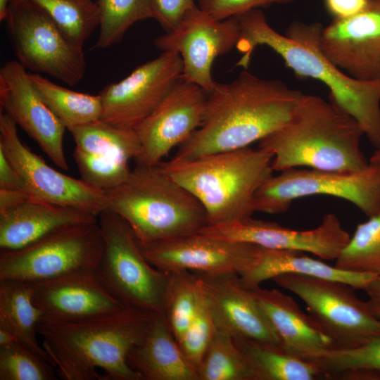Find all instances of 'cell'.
I'll return each instance as SVG.
<instances>
[{"mask_svg":"<svg viewBox=\"0 0 380 380\" xmlns=\"http://www.w3.org/2000/svg\"><path fill=\"white\" fill-rule=\"evenodd\" d=\"M201 295L199 280L194 272L179 270L170 272L163 315L177 341L191 322Z\"/></svg>","mask_w":380,"mask_h":380,"instance_id":"cell-31","label":"cell"},{"mask_svg":"<svg viewBox=\"0 0 380 380\" xmlns=\"http://www.w3.org/2000/svg\"><path fill=\"white\" fill-rule=\"evenodd\" d=\"M284 274H298L346 284L354 289L365 290L376 277L372 274L353 272L329 265L303 252L271 249L259 246L252 265L241 274V285L252 290L273 278Z\"/></svg>","mask_w":380,"mask_h":380,"instance_id":"cell-25","label":"cell"},{"mask_svg":"<svg viewBox=\"0 0 380 380\" xmlns=\"http://www.w3.org/2000/svg\"><path fill=\"white\" fill-rule=\"evenodd\" d=\"M32 196L24 191L0 189V211L6 210Z\"/></svg>","mask_w":380,"mask_h":380,"instance_id":"cell-43","label":"cell"},{"mask_svg":"<svg viewBox=\"0 0 380 380\" xmlns=\"http://www.w3.org/2000/svg\"><path fill=\"white\" fill-rule=\"evenodd\" d=\"M26 69L18 61L0 68V106L39 146L53 163L63 170L68 165L64 153L63 123L34 89Z\"/></svg>","mask_w":380,"mask_h":380,"instance_id":"cell-18","label":"cell"},{"mask_svg":"<svg viewBox=\"0 0 380 380\" xmlns=\"http://www.w3.org/2000/svg\"><path fill=\"white\" fill-rule=\"evenodd\" d=\"M5 20L14 53L25 69L70 86L81 81L86 71L83 49L72 43L38 5L11 1Z\"/></svg>","mask_w":380,"mask_h":380,"instance_id":"cell-10","label":"cell"},{"mask_svg":"<svg viewBox=\"0 0 380 380\" xmlns=\"http://www.w3.org/2000/svg\"><path fill=\"white\" fill-rule=\"evenodd\" d=\"M367 302L372 314L380 320V304L369 300Z\"/></svg>","mask_w":380,"mask_h":380,"instance_id":"cell-47","label":"cell"},{"mask_svg":"<svg viewBox=\"0 0 380 380\" xmlns=\"http://www.w3.org/2000/svg\"><path fill=\"white\" fill-rule=\"evenodd\" d=\"M272 280L305 303L310 315L332 338L334 346L352 345L380 334V320L372 314L368 302L357 297L352 286L298 274H284Z\"/></svg>","mask_w":380,"mask_h":380,"instance_id":"cell-11","label":"cell"},{"mask_svg":"<svg viewBox=\"0 0 380 380\" xmlns=\"http://www.w3.org/2000/svg\"><path fill=\"white\" fill-rule=\"evenodd\" d=\"M42 318L30 283L0 279V328L12 333L20 343L51 362L38 339L37 326Z\"/></svg>","mask_w":380,"mask_h":380,"instance_id":"cell-27","label":"cell"},{"mask_svg":"<svg viewBox=\"0 0 380 380\" xmlns=\"http://www.w3.org/2000/svg\"><path fill=\"white\" fill-rule=\"evenodd\" d=\"M201 233L214 237L253 243L271 249L291 250L312 253L322 259L335 260L350 236L334 213L326 214L316 228L295 230L270 221L252 217L208 225Z\"/></svg>","mask_w":380,"mask_h":380,"instance_id":"cell-17","label":"cell"},{"mask_svg":"<svg viewBox=\"0 0 380 380\" xmlns=\"http://www.w3.org/2000/svg\"><path fill=\"white\" fill-rule=\"evenodd\" d=\"M151 2L154 19L167 32L174 30L185 14L197 6L194 0H151Z\"/></svg>","mask_w":380,"mask_h":380,"instance_id":"cell-40","label":"cell"},{"mask_svg":"<svg viewBox=\"0 0 380 380\" xmlns=\"http://www.w3.org/2000/svg\"><path fill=\"white\" fill-rule=\"evenodd\" d=\"M52 364L20 342L0 346V380H55Z\"/></svg>","mask_w":380,"mask_h":380,"instance_id":"cell-36","label":"cell"},{"mask_svg":"<svg viewBox=\"0 0 380 380\" xmlns=\"http://www.w3.org/2000/svg\"><path fill=\"white\" fill-rule=\"evenodd\" d=\"M127 362L143 380H198L197 370L161 313L153 315L145 336L129 353Z\"/></svg>","mask_w":380,"mask_h":380,"instance_id":"cell-24","label":"cell"},{"mask_svg":"<svg viewBox=\"0 0 380 380\" xmlns=\"http://www.w3.org/2000/svg\"><path fill=\"white\" fill-rule=\"evenodd\" d=\"M357 224L334 266L349 272L380 276V211Z\"/></svg>","mask_w":380,"mask_h":380,"instance_id":"cell-33","label":"cell"},{"mask_svg":"<svg viewBox=\"0 0 380 380\" xmlns=\"http://www.w3.org/2000/svg\"><path fill=\"white\" fill-rule=\"evenodd\" d=\"M207 97L201 87L180 78L135 129L141 144L137 163L158 165L173 148L185 142L202 125Z\"/></svg>","mask_w":380,"mask_h":380,"instance_id":"cell-16","label":"cell"},{"mask_svg":"<svg viewBox=\"0 0 380 380\" xmlns=\"http://www.w3.org/2000/svg\"><path fill=\"white\" fill-rule=\"evenodd\" d=\"M319 44L327 58L350 77L380 80V0H369L355 15L334 18L323 27Z\"/></svg>","mask_w":380,"mask_h":380,"instance_id":"cell-19","label":"cell"},{"mask_svg":"<svg viewBox=\"0 0 380 380\" xmlns=\"http://www.w3.org/2000/svg\"><path fill=\"white\" fill-rule=\"evenodd\" d=\"M254 380H314L322 376L313 362L280 346L246 338H233Z\"/></svg>","mask_w":380,"mask_h":380,"instance_id":"cell-28","label":"cell"},{"mask_svg":"<svg viewBox=\"0 0 380 380\" xmlns=\"http://www.w3.org/2000/svg\"><path fill=\"white\" fill-rule=\"evenodd\" d=\"M9 0H0V20H5L7 15Z\"/></svg>","mask_w":380,"mask_h":380,"instance_id":"cell-46","label":"cell"},{"mask_svg":"<svg viewBox=\"0 0 380 380\" xmlns=\"http://www.w3.org/2000/svg\"><path fill=\"white\" fill-rule=\"evenodd\" d=\"M358 122L331 101L303 94L291 120L258 141L272 156L274 171L305 167L355 171L369 161L360 148Z\"/></svg>","mask_w":380,"mask_h":380,"instance_id":"cell-4","label":"cell"},{"mask_svg":"<svg viewBox=\"0 0 380 380\" xmlns=\"http://www.w3.org/2000/svg\"><path fill=\"white\" fill-rule=\"evenodd\" d=\"M250 291L286 352L303 357L334 346L332 338L290 296L277 289Z\"/></svg>","mask_w":380,"mask_h":380,"instance_id":"cell-22","label":"cell"},{"mask_svg":"<svg viewBox=\"0 0 380 380\" xmlns=\"http://www.w3.org/2000/svg\"><path fill=\"white\" fill-rule=\"evenodd\" d=\"M194 272L198 278L217 329L232 338H246L281 347L250 290L241 285L238 274Z\"/></svg>","mask_w":380,"mask_h":380,"instance_id":"cell-20","label":"cell"},{"mask_svg":"<svg viewBox=\"0 0 380 380\" xmlns=\"http://www.w3.org/2000/svg\"><path fill=\"white\" fill-rule=\"evenodd\" d=\"M30 284L34 303L42 312L41 321L80 320L124 307L103 284L97 270L76 272Z\"/></svg>","mask_w":380,"mask_h":380,"instance_id":"cell-21","label":"cell"},{"mask_svg":"<svg viewBox=\"0 0 380 380\" xmlns=\"http://www.w3.org/2000/svg\"><path fill=\"white\" fill-rule=\"evenodd\" d=\"M0 189L15 190L30 194L25 181L1 149Z\"/></svg>","mask_w":380,"mask_h":380,"instance_id":"cell-41","label":"cell"},{"mask_svg":"<svg viewBox=\"0 0 380 380\" xmlns=\"http://www.w3.org/2000/svg\"><path fill=\"white\" fill-rule=\"evenodd\" d=\"M139 245L149 263L164 272L189 270L239 275L252 265L259 247L201 232Z\"/></svg>","mask_w":380,"mask_h":380,"instance_id":"cell-15","label":"cell"},{"mask_svg":"<svg viewBox=\"0 0 380 380\" xmlns=\"http://www.w3.org/2000/svg\"><path fill=\"white\" fill-rule=\"evenodd\" d=\"M301 358L315 364L326 377L380 380V334L352 345L319 350Z\"/></svg>","mask_w":380,"mask_h":380,"instance_id":"cell-26","label":"cell"},{"mask_svg":"<svg viewBox=\"0 0 380 380\" xmlns=\"http://www.w3.org/2000/svg\"><path fill=\"white\" fill-rule=\"evenodd\" d=\"M104 242L98 220L66 225L21 248L0 252V279L28 283L97 270Z\"/></svg>","mask_w":380,"mask_h":380,"instance_id":"cell-8","label":"cell"},{"mask_svg":"<svg viewBox=\"0 0 380 380\" xmlns=\"http://www.w3.org/2000/svg\"><path fill=\"white\" fill-rule=\"evenodd\" d=\"M30 1L42 8L76 46L83 49L85 41L99 25V10L93 0Z\"/></svg>","mask_w":380,"mask_h":380,"instance_id":"cell-32","label":"cell"},{"mask_svg":"<svg viewBox=\"0 0 380 380\" xmlns=\"http://www.w3.org/2000/svg\"><path fill=\"white\" fill-rule=\"evenodd\" d=\"M238 18L240 32L235 48L242 56L236 66L247 69L255 49L268 46L297 75L324 83L330 101L353 117L370 143L380 148V80H358L334 64L319 46L321 23L296 21L283 35L268 24L259 8Z\"/></svg>","mask_w":380,"mask_h":380,"instance_id":"cell-2","label":"cell"},{"mask_svg":"<svg viewBox=\"0 0 380 380\" xmlns=\"http://www.w3.org/2000/svg\"><path fill=\"white\" fill-rule=\"evenodd\" d=\"M105 193L106 210L127 222L140 244L198 233L208 225L201 203L158 165L137 163L125 182Z\"/></svg>","mask_w":380,"mask_h":380,"instance_id":"cell-6","label":"cell"},{"mask_svg":"<svg viewBox=\"0 0 380 380\" xmlns=\"http://www.w3.org/2000/svg\"><path fill=\"white\" fill-rule=\"evenodd\" d=\"M28 75L40 98L68 130L101 120L103 105L100 94L75 91L39 74Z\"/></svg>","mask_w":380,"mask_h":380,"instance_id":"cell-29","label":"cell"},{"mask_svg":"<svg viewBox=\"0 0 380 380\" xmlns=\"http://www.w3.org/2000/svg\"><path fill=\"white\" fill-rule=\"evenodd\" d=\"M15 342L19 341L12 333L0 328V346H7Z\"/></svg>","mask_w":380,"mask_h":380,"instance_id":"cell-45","label":"cell"},{"mask_svg":"<svg viewBox=\"0 0 380 380\" xmlns=\"http://www.w3.org/2000/svg\"><path fill=\"white\" fill-rule=\"evenodd\" d=\"M99 35L96 46L105 49L118 42L135 23L154 19L151 0H97Z\"/></svg>","mask_w":380,"mask_h":380,"instance_id":"cell-35","label":"cell"},{"mask_svg":"<svg viewBox=\"0 0 380 380\" xmlns=\"http://www.w3.org/2000/svg\"><path fill=\"white\" fill-rule=\"evenodd\" d=\"M272 158L246 147L158 166L197 198L215 225L252 217L256 191L273 175Z\"/></svg>","mask_w":380,"mask_h":380,"instance_id":"cell-5","label":"cell"},{"mask_svg":"<svg viewBox=\"0 0 380 380\" xmlns=\"http://www.w3.org/2000/svg\"><path fill=\"white\" fill-rule=\"evenodd\" d=\"M0 149L22 177L32 196L97 217L106 210L105 191L49 166L22 142L17 125L3 112L0 113Z\"/></svg>","mask_w":380,"mask_h":380,"instance_id":"cell-13","label":"cell"},{"mask_svg":"<svg viewBox=\"0 0 380 380\" xmlns=\"http://www.w3.org/2000/svg\"><path fill=\"white\" fill-rule=\"evenodd\" d=\"M239 32L238 17L217 20L196 6L174 30L156 37L154 45L162 51L179 53L183 63L180 78L208 94L217 82L212 76L213 62L236 47Z\"/></svg>","mask_w":380,"mask_h":380,"instance_id":"cell-12","label":"cell"},{"mask_svg":"<svg viewBox=\"0 0 380 380\" xmlns=\"http://www.w3.org/2000/svg\"><path fill=\"white\" fill-rule=\"evenodd\" d=\"M215 329L213 317L201 291L196 314L178 341L184 355L196 370Z\"/></svg>","mask_w":380,"mask_h":380,"instance_id":"cell-38","label":"cell"},{"mask_svg":"<svg viewBox=\"0 0 380 380\" xmlns=\"http://www.w3.org/2000/svg\"><path fill=\"white\" fill-rule=\"evenodd\" d=\"M197 372L198 380H254L233 338L217 329Z\"/></svg>","mask_w":380,"mask_h":380,"instance_id":"cell-34","label":"cell"},{"mask_svg":"<svg viewBox=\"0 0 380 380\" xmlns=\"http://www.w3.org/2000/svg\"><path fill=\"white\" fill-rule=\"evenodd\" d=\"M369 0H324L325 6L334 18H344L360 12Z\"/></svg>","mask_w":380,"mask_h":380,"instance_id":"cell-42","label":"cell"},{"mask_svg":"<svg viewBox=\"0 0 380 380\" xmlns=\"http://www.w3.org/2000/svg\"><path fill=\"white\" fill-rule=\"evenodd\" d=\"M294 0H198V6L204 12L217 20L239 17L242 14L260 7L272 4H286Z\"/></svg>","mask_w":380,"mask_h":380,"instance_id":"cell-39","label":"cell"},{"mask_svg":"<svg viewBox=\"0 0 380 380\" xmlns=\"http://www.w3.org/2000/svg\"><path fill=\"white\" fill-rule=\"evenodd\" d=\"M75 148L105 156L137 160L141 144L135 129L120 127L102 120L69 129Z\"/></svg>","mask_w":380,"mask_h":380,"instance_id":"cell-30","label":"cell"},{"mask_svg":"<svg viewBox=\"0 0 380 380\" xmlns=\"http://www.w3.org/2000/svg\"><path fill=\"white\" fill-rule=\"evenodd\" d=\"M183 63L179 53L163 51L157 58L136 68L122 80L100 92L101 120L135 129L163 101L180 79Z\"/></svg>","mask_w":380,"mask_h":380,"instance_id":"cell-14","label":"cell"},{"mask_svg":"<svg viewBox=\"0 0 380 380\" xmlns=\"http://www.w3.org/2000/svg\"><path fill=\"white\" fill-rule=\"evenodd\" d=\"M73 158L81 179L103 191L122 184L131 172L130 160L122 157L91 155L75 148Z\"/></svg>","mask_w":380,"mask_h":380,"instance_id":"cell-37","label":"cell"},{"mask_svg":"<svg viewBox=\"0 0 380 380\" xmlns=\"http://www.w3.org/2000/svg\"><path fill=\"white\" fill-rule=\"evenodd\" d=\"M369 301L380 304V276H376L365 289Z\"/></svg>","mask_w":380,"mask_h":380,"instance_id":"cell-44","label":"cell"},{"mask_svg":"<svg viewBox=\"0 0 380 380\" xmlns=\"http://www.w3.org/2000/svg\"><path fill=\"white\" fill-rule=\"evenodd\" d=\"M330 196L346 200L370 217L380 211V163L355 171L291 168L272 175L258 189L255 212L281 214L297 199Z\"/></svg>","mask_w":380,"mask_h":380,"instance_id":"cell-9","label":"cell"},{"mask_svg":"<svg viewBox=\"0 0 380 380\" xmlns=\"http://www.w3.org/2000/svg\"><path fill=\"white\" fill-rule=\"evenodd\" d=\"M280 80L246 69L208 94L202 125L179 147L175 161L240 149L285 125L303 96Z\"/></svg>","mask_w":380,"mask_h":380,"instance_id":"cell-1","label":"cell"},{"mask_svg":"<svg viewBox=\"0 0 380 380\" xmlns=\"http://www.w3.org/2000/svg\"><path fill=\"white\" fill-rule=\"evenodd\" d=\"M155 313L124 306L71 322L41 321L42 346L63 380H143L127 362Z\"/></svg>","mask_w":380,"mask_h":380,"instance_id":"cell-3","label":"cell"},{"mask_svg":"<svg viewBox=\"0 0 380 380\" xmlns=\"http://www.w3.org/2000/svg\"><path fill=\"white\" fill-rule=\"evenodd\" d=\"M369 162L380 163V148H376L373 154L369 158Z\"/></svg>","mask_w":380,"mask_h":380,"instance_id":"cell-48","label":"cell"},{"mask_svg":"<svg viewBox=\"0 0 380 380\" xmlns=\"http://www.w3.org/2000/svg\"><path fill=\"white\" fill-rule=\"evenodd\" d=\"M98 222L104 248L97 273L103 284L124 306L163 314L170 272L149 263L120 216L105 210Z\"/></svg>","mask_w":380,"mask_h":380,"instance_id":"cell-7","label":"cell"},{"mask_svg":"<svg viewBox=\"0 0 380 380\" xmlns=\"http://www.w3.org/2000/svg\"><path fill=\"white\" fill-rule=\"evenodd\" d=\"M97 220L80 210L30 196L0 211V249H19L60 227Z\"/></svg>","mask_w":380,"mask_h":380,"instance_id":"cell-23","label":"cell"}]
</instances>
